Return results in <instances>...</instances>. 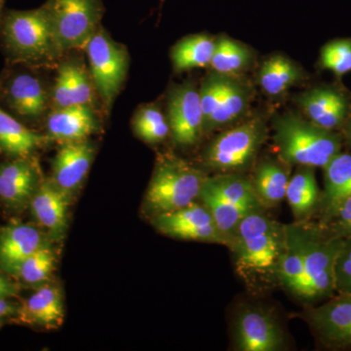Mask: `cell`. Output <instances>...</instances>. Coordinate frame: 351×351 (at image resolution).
<instances>
[{"label":"cell","instance_id":"obj_4","mask_svg":"<svg viewBox=\"0 0 351 351\" xmlns=\"http://www.w3.org/2000/svg\"><path fill=\"white\" fill-rule=\"evenodd\" d=\"M0 25L7 52L15 61L41 66L55 63L62 56L44 5L32 10L8 11Z\"/></svg>","mask_w":351,"mask_h":351},{"label":"cell","instance_id":"obj_39","mask_svg":"<svg viewBox=\"0 0 351 351\" xmlns=\"http://www.w3.org/2000/svg\"><path fill=\"white\" fill-rule=\"evenodd\" d=\"M339 133L343 137V145H348L351 149V108L350 114H348V119H346L345 124H343Z\"/></svg>","mask_w":351,"mask_h":351},{"label":"cell","instance_id":"obj_34","mask_svg":"<svg viewBox=\"0 0 351 351\" xmlns=\"http://www.w3.org/2000/svg\"><path fill=\"white\" fill-rule=\"evenodd\" d=\"M319 66L338 78L351 73V38L334 39L325 44L320 50Z\"/></svg>","mask_w":351,"mask_h":351},{"label":"cell","instance_id":"obj_16","mask_svg":"<svg viewBox=\"0 0 351 351\" xmlns=\"http://www.w3.org/2000/svg\"><path fill=\"white\" fill-rule=\"evenodd\" d=\"M94 156V145L88 140L62 144L53 162L51 180L71 196L84 182Z\"/></svg>","mask_w":351,"mask_h":351},{"label":"cell","instance_id":"obj_36","mask_svg":"<svg viewBox=\"0 0 351 351\" xmlns=\"http://www.w3.org/2000/svg\"><path fill=\"white\" fill-rule=\"evenodd\" d=\"M336 293L351 294V239L341 240L335 265Z\"/></svg>","mask_w":351,"mask_h":351},{"label":"cell","instance_id":"obj_7","mask_svg":"<svg viewBox=\"0 0 351 351\" xmlns=\"http://www.w3.org/2000/svg\"><path fill=\"white\" fill-rule=\"evenodd\" d=\"M267 137L263 119L251 117L217 136L208 145L203 161L207 168L218 174H241L253 165Z\"/></svg>","mask_w":351,"mask_h":351},{"label":"cell","instance_id":"obj_17","mask_svg":"<svg viewBox=\"0 0 351 351\" xmlns=\"http://www.w3.org/2000/svg\"><path fill=\"white\" fill-rule=\"evenodd\" d=\"M47 137L60 144L88 140L100 128L93 106L80 105L53 108L48 114Z\"/></svg>","mask_w":351,"mask_h":351},{"label":"cell","instance_id":"obj_14","mask_svg":"<svg viewBox=\"0 0 351 351\" xmlns=\"http://www.w3.org/2000/svg\"><path fill=\"white\" fill-rule=\"evenodd\" d=\"M304 119L314 125L341 132L351 108L350 97L339 88L317 86L300 94L295 99Z\"/></svg>","mask_w":351,"mask_h":351},{"label":"cell","instance_id":"obj_20","mask_svg":"<svg viewBox=\"0 0 351 351\" xmlns=\"http://www.w3.org/2000/svg\"><path fill=\"white\" fill-rule=\"evenodd\" d=\"M4 96L11 110L27 119H40L51 104L50 93L32 73H18L9 78Z\"/></svg>","mask_w":351,"mask_h":351},{"label":"cell","instance_id":"obj_38","mask_svg":"<svg viewBox=\"0 0 351 351\" xmlns=\"http://www.w3.org/2000/svg\"><path fill=\"white\" fill-rule=\"evenodd\" d=\"M19 306L7 301L6 299H0V318L4 316L16 315Z\"/></svg>","mask_w":351,"mask_h":351},{"label":"cell","instance_id":"obj_18","mask_svg":"<svg viewBox=\"0 0 351 351\" xmlns=\"http://www.w3.org/2000/svg\"><path fill=\"white\" fill-rule=\"evenodd\" d=\"M69 197L52 180H41L29 201L32 215L52 239H63L66 232Z\"/></svg>","mask_w":351,"mask_h":351},{"label":"cell","instance_id":"obj_19","mask_svg":"<svg viewBox=\"0 0 351 351\" xmlns=\"http://www.w3.org/2000/svg\"><path fill=\"white\" fill-rule=\"evenodd\" d=\"M40 181L38 167L29 157L0 164V198L12 209L29 204Z\"/></svg>","mask_w":351,"mask_h":351},{"label":"cell","instance_id":"obj_27","mask_svg":"<svg viewBox=\"0 0 351 351\" xmlns=\"http://www.w3.org/2000/svg\"><path fill=\"white\" fill-rule=\"evenodd\" d=\"M51 142L43 136L23 125L0 105V149L14 157H29L32 152Z\"/></svg>","mask_w":351,"mask_h":351},{"label":"cell","instance_id":"obj_30","mask_svg":"<svg viewBox=\"0 0 351 351\" xmlns=\"http://www.w3.org/2000/svg\"><path fill=\"white\" fill-rule=\"evenodd\" d=\"M254 58L253 51L248 46L228 36H221L216 39L210 68L218 75L239 77L250 69Z\"/></svg>","mask_w":351,"mask_h":351},{"label":"cell","instance_id":"obj_8","mask_svg":"<svg viewBox=\"0 0 351 351\" xmlns=\"http://www.w3.org/2000/svg\"><path fill=\"white\" fill-rule=\"evenodd\" d=\"M43 5L62 55L73 49H84L101 27L105 12L101 0H46Z\"/></svg>","mask_w":351,"mask_h":351},{"label":"cell","instance_id":"obj_33","mask_svg":"<svg viewBox=\"0 0 351 351\" xmlns=\"http://www.w3.org/2000/svg\"><path fill=\"white\" fill-rule=\"evenodd\" d=\"M56 263V255L49 245L44 243L29 257L21 262L15 269L13 276L29 284H40L48 280Z\"/></svg>","mask_w":351,"mask_h":351},{"label":"cell","instance_id":"obj_5","mask_svg":"<svg viewBox=\"0 0 351 351\" xmlns=\"http://www.w3.org/2000/svg\"><path fill=\"white\" fill-rule=\"evenodd\" d=\"M208 176L188 161L161 154L145 197V209L152 217L175 211L199 199Z\"/></svg>","mask_w":351,"mask_h":351},{"label":"cell","instance_id":"obj_26","mask_svg":"<svg viewBox=\"0 0 351 351\" xmlns=\"http://www.w3.org/2000/svg\"><path fill=\"white\" fill-rule=\"evenodd\" d=\"M304 80L302 69L281 54L267 58L258 73V85L271 98L282 97L289 89Z\"/></svg>","mask_w":351,"mask_h":351},{"label":"cell","instance_id":"obj_32","mask_svg":"<svg viewBox=\"0 0 351 351\" xmlns=\"http://www.w3.org/2000/svg\"><path fill=\"white\" fill-rule=\"evenodd\" d=\"M136 135L147 144H159L169 137L171 130L167 117L156 105L138 108L133 119Z\"/></svg>","mask_w":351,"mask_h":351},{"label":"cell","instance_id":"obj_15","mask_svg":"<svg viewBox=\"0 0 351 351\" xmlns=\"http://www.w3.org/2000/svg\"><path fill=\"white\" fill-rule=\"evenodd\" d=\"M96 88L85 64L80 60H68L60 64L54 86L50 93L52 108L71 106H93Z\"/></svg>","mask_w":351,"mask_h":351},{"label":"cell","instance_id":"obj_35","mask_svg":"<svg viewBox=\"0 0 351 351\" xmlns=\"http://www.w3.org/2000/svg\"><path fill=\"white\" fill-rule=\"evenodd\" d=\"M226 80L228 76L213 73L203 80L202 85L199 88V95L201 108L204 117V125L218 108L219 101L225 91Z\"/></svg>","mask_w":351,"mask_h":351},{"label":"cell","instance_id":"obj_25","mask_svg":"<svg viewBox=\"0 0 351 351\" xmlns=\"http://www.w3.org/2000/svg\"><path fill=\"white\" fill-rule=\"evenodd\" d=\"M282 161L265 159L254 170L251 182L265 209L277 206L286 198L290 174Z\"/></svg>","mask_w":351,"mask_h":351},{"label":"cell","instance_id":"obj_29","mask_svg":"<svg viewBox=\"0 0 351 351\" xmlns=\"http://www.w3.org/2000/svg\"><path fill=\"white\" fill-rule=\"evenodd\" d=\"M322 170L324 188L321 191L320 204L316 214L351 195V152L341 151Z\"/></svg>","mask_w":351,"mask_h":351},{"label":"cell","instance_id":"obj_40","mask_svg":"<svg viewBox=\"0 0 351 351\" xmlns=\"http://www.w3.org/2000/svg\"><path fill=\"white\" fill-rule=\"evenodd\" d=\"M5 0H0V24H1L2 18H3V9Z\"/></svg>","mask_w":351,"mask_h":351},{"label":"cell","instance_id":"obj_24","mask_svg":"<svg viewBox=\"0 0 351 351\" xmlns=\"http://www.w3.org/2000/svg\"><path fill=\"white\" fill-rule=\"evenodd\" d=\"M321 191L313 168L299 167L289 180L286 198L295 221L313 218L320 204Z\"/></svg>","mask_w":351,"mask_h":351},{"label":"cell","instance_id":"obj_21","mask_svg":"<svg viewBox=\"0 0 351 351\" xmlns=\"http://www.w3.org/2000/svg\"><path fill=\"white\" fill-rule=\"evenodd\" d=\"M18 322L54 330L63 325L64 307L61 290L54 285H43L25 300L16 313Z\"/></svg>","mask_w":351,"mask_h":351},{"label":"cell","instance_id":"obj_9","mask_svg":"<svg viewBox=\"0 0 351 351\" xmlns=\"http://www.w3.org/2000/svg\"><path fill=\"white\" fill-rule=\"evenodd\" d=\"M84 49L97 94L108 112L125 82L128 52L125 46L115 43L101 27L94 32Z\"/></svg>","mask_w":351,"mask_h":351},{"label":"cell","instance_id":"obj_22","mask_svg":"<svg viewBox=\"0 0 351 351\" xmlns=\"http://www.w3.org/2000/svg\"><path fill=\"white\" fill-rule=\"evenodd\" d=\"M44 243L38 228L22 223H11L0 230V269L12 274L21 262Z\"/></svg>","mask_w":351,"mask_h":351},{"label":"cell","instance_id":"obj_3","mask_svg":"<svg viewBox=\"0 0 351 351\" xmlns=\"http://www.w3.org/2000/svg\"><path fill=\"white\" fill-rule=\"evenodd\" d=\"M286 232L302 256L304 282L301 301L313 306L330 299L336 294L335 265L341 240L327 237L311 219L286 225Z\"/></svg>","mask_w":351,"mask_h":351},{"label":"cell","instance_id":"obj_11","mask_svg":"<svg viewBox=\"0 0 351 351\" xmlns=\"http://www.w3.org/2000/svg\"><path fill=\"white\" fill-rule=\"evenodd\" d=\"M152 223L158 232L173 239L226 246L225 237L211 212L199 199L175 211L152 217Z\"/></svg>","mask_w":351,"mask_h":351},{"label":"cell","instance_id":"obj_12","mask_svg":"<svg viewBox=\"0 0 351 351\" xmlns=\"http://www.w3.org/2000/svg\"><path fill=\"white\" fill-rule=\"evenodd\" d=\"M233 343L240 351H280L285 335L276 318L258 306L243 307L233 322Z\"/></svg>","mask_w":351,"mask_h":351},{"label":"cell","instance_id":"obj_31","mask_svg":"<svg viewBox=\"0 0 351 351\" xmlns=\"http://www.w3.org/2000/svg\"><path fill=\"white\" fill-rule=\"evenodd\" d=\"M311 219L327 237L341 240L351 239V195L337 201Z\"/></svg>","mask_w":351,"mask_h":351},{"label":"cell","instance_id":"obj_6","mask_svg":"<svg viewBox=\"0 0 351 351\" xmlns=\"http://www.w3.org/2000/svg\"><path fill=\"white\" fill-rule=\"evenodd\" d=\"M199 200L211 212L215 223L225 237L226 246L242 219L254 212L265 210L251 180L240 173L208 176Z\"/></svg>","mask_w":351,"mask_h":351},{"label":"cell","instance_id":"obj_10","mask_svg":"<svg viewBox=\"0 0 351 351\" xmlns=\"http://www.w3.org/2000/svg\"><path fill=\"white\" fill-rule=\"evenodd\" d=\"M306 319L327 350H351V294L336 293L326 301L308 306Z\"/></svg>","mask_w":351,"mask_h":351},{"label":"cell","instance_id":"obj_2","mask_svg":"<svg viewBox=\"0 0 351 351\" xmlns=\"http://www.w3.org/2000/svg\"><path fill=\"white\" fill-rule=\"evenodd\" d=\"M274 130L279 160L288 166L323 169L343 151L339 132L325 130L295 113L276 117Z\"/></svg>","mask_w":351,"mask_h":351},{"label":"cell","instance_id":"obj_13","mask_svg":"<svg viewBox=\"0 0 351 351\" xmlns=\"http://www.w3.org/2000/svg\"><path fill=\"white\" fill-rule=\"evenodd\" d=\"M167 104V119L176 144L181 147L197 144L204 135L199 88L193 82L176 85L170 90Z\"/></svg>","mask_w":351,"mask_h":351},{"label":"cell","instance_id":"obj_28","mask_svg":"<svg viewBox=\"0 0 351 351\" xmlns=\"http://www.w3.org/2000/svg\"><path fill=\"white\" fill-rule=\"evenodd\" d=\"M216 39L208 34H191L178 41L171 50L173 66L178 73L207 68L211 64Z\"/></svg>","mask_w":351,"mask_h":351},{"label":"cell","instance_id":"obj_1","mask_svg":"<svg viewBox=\"0 0 351 351\" xmlns=\"http://www.w3.org/2000/svg\"><path fill=\"white\" fill-rule=\"evenodd\" d=\"M226 247L232 252L235 272L252 294H265L280 287L286 228L267 216L265 210L242 219Z\"/></svg>","mask_w":351,"mask_h":351},{"label":"cell","instance_id":"obj_37","mask_svg":"<svg viewBox=\"0 0 351 351\" xmlns=\"http://www.w3.org/2000/svg\"><path fill=\"white\" fill-rule=\"evenodd\" d=\"M19 292V288L10 279L0 274V299L14 297Z\"/></svg>","mask_w":351,"mask_h":351},{"label":"cell","instance_id":"obj_23","mask_svg":"<svg viewBox=\"0 0 351 351\" xmlns=\"http://www.w3.org/2000/svg\"><path fill=\"white\" fill-rule=\"evenodd\" d=\"M251 87L239 77L226 80L225 91L218 108L205 123L204 134L237 123L246 114L251 103Z\"/></svg>","mask_w":351,"mask_h":351}]
</instances>
